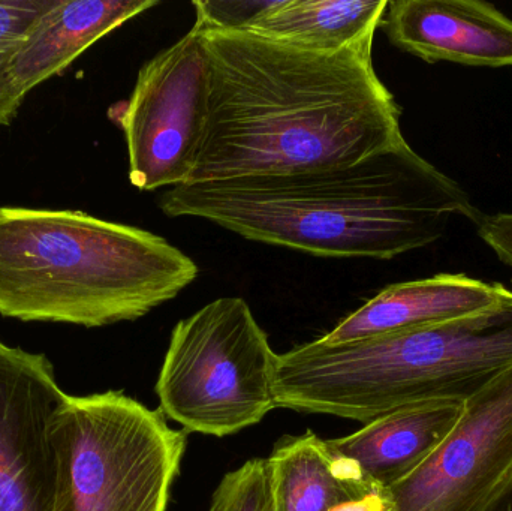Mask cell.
<instances>
[{
  "mask_svg": "<svg viewBox=\"0 0 512 511\" xmlns=\"http://www.w3.org/2000/svg\"><path fill=\"white\" fill-rule=\"evenodd\" d=\"M512 480V368L469 399L450 437L388 489L393 511H487Z\"/></svg>",
  "mask_w": 512,
  "mask_h": 511,
  "instance_id": "cell-8",
  "label": "cell"
},
{
  "mask_svg": "<svg viewBox=\"0 0 512 511\" xmlns=\"http://www.w3.org/2000/svg\"><path fill=\"white\" fill-rule=\"evenodd\" d=\"M512 368V291L477 314L279 354L277 408L367 423L406 405L460 401Z\"/></svg>",
  "mask_w": 512,
  "mask_h": 511,
  "instance_id": "cell-4",
  "label": "cell"
},
{
  "mask_svg": "<svg viewBox=\"0 0 512 511\" xmlns=\"http://www.w3.org/2000/svg\"><path fill=\"white\" fill-rule=\"evenodd\" d=\"M194 26L207 48L210 98L188 183L349 167L405 140L372 45L328 53Z\"/></svg>",
  "mask_w": 512,
  "mask_h": 511,
  "instance_id": "cell-1",
  "label": "cell"
},
{
  "mask_svg": "<svg viewBox=\"0 0 512 511\" xmlns=\"http://www.w3.org/2000/svg\"><path fill=\"white\" fill-rule=\"evenodd\" d=\"M68 396L44 354L0 339V511H54L51 422Z\"/></svg>",
  "mask_w": 512,
  "mask_h": 511,
  "instance_id": "cell-9",
  "label": "cell"
},
{
  "mask_svg": "<svg viewBox=\"0 0 512 511\" xmlns=\"http://www.w3.org/2000/svg\"><path fill=\"white\" fill-rule=\"evenodd\" d=\"M387 0H273L246 32L313 51L373 45Z\"/></svg>",
  "mask_w": 512,
  "mask_h": 511,
  "instance_id": "cell-15",
  "label": "cell"
},
{
  "mask_svg": "<svg viewBox=\"0 0 512 511\" xmlns=\"http://www.w3.org/2000/svg\"><path fill=\"white\" fill-rule=\"evenodd\" d=\"M480 239L512 269V213L483 215L475 222Z\"/></svg>",
  "mask_w": 512,
  "mask_h": 511,
  "instance_id": "cell-18",
  "label": "cell"
},
{
  "mask_svg": "<svg viewBox=\"0 0 512 511\" xmlns=\"http://www.w3.org/2000/svg\"><path fill=\"white\" fill-rule=\"evenodd\" d=\"M53 3L54 0H0V63L23 44L33 23Z\"/></svg>",
  "mask_w": 512,
  "mask_h": 511,
  "instance_id": "cell-17",
  "label": "cell"
},
{
  "mask_svg": "<svg viewBox=\"0 0 512 511\" xmlns=\"http://www.w3.org/2000/svg\"><path fill=\"white\" fill-rule=\"evenodd\" d=\"M158 207L168 218L206 219L265 245L376 260L435 243L454 215L474 224L481 215L465 189L406 140L349 167L176 186Z\"/></svg>",
  "mask_w": 512,
  "mask_h": 511,
  "instance_id": "cell-2",
  "label": "cell"
},
{
  "mask_svg": "<svg viewBox=\"0 0 512 511\" xmlns=\"http://www.w3.org/2000/svg\"><path fill=\"white\" fill-rule=\"evenodd\" d=\"M265 461L274 511H331L384 489L313 432L283 437Z\"/></svg>",
  "mask_w": 512,
  "mask_h": 511,
  "instance_id": "cell-14",
  "label": "cell"
},
{
  "mask_svg": "<svg viewBox=\"0 0 512 511\" xmlns=\"http://www.w3.org/2000/svg\"><path fill=\"white\" fill-rule=\"evenodd\" d=\"M279 354L240 297L213 300L180 320L156 381L159 411L186 434L224 438L276 410Z\"/></svg>",
  "mask_w": 512,
  "mask_h": 511,
  "instance_id": "cell-6",
  "label": "cell"
},
{
  "mask_svg": "<svg viewBox=\"0 0 512 511\" xmlns=\"http://www.w3.org/2000/svg\"><path fill=\"white\" fill-rule=\"evenodd\" d=\"M54 511H167L188 434L122 392L68 396L53 422Z\"/></svg>",
  "mask_w": 512,
  "mask_h": 511,
  "instance_id": "cell-5",
  "label": "cell"
},
{
  "mask_svg": "<svg viewBox=\"0 0 512 511\" xmlns=\"http://www.w3.org/2000/svg\"><path fill=\"white\" fill-rule=\"evenodd\" d=\"M198 264L143 228L75 210L0 207V315L111 326L176 299Z\"/></svg>",
  "mask_w": 512,
  "mask_h": 511,
  "instance_id": "cell-3",
  "label": "cell"
},
{
  "mask_svg": "<svg viewBox=\"0 0 512 511\" xmlns=\"http://www.w3.org/2000/svg\"><path fill=\"white\" fill-rule=\"evenodd\" d=\"M466 402L427 401L406 405L328 440L340 456L354 461L379 488L390 489L411 476L459 425Z\"/></svg>",
  "mask_w": 512,
  "mask_h": 511,
  "instance_id": "cell-13",
  "label": "cell"
},
{
  "mask_svg": "<svg viewBox=\"0 0 512 511\" xmlns=\"http://www.w3.org/2000/svg\"><path fill=\"white\" fill-rule=\"evenodd\" d=\"M487 511H512V480Z\"/></svg>",
  "mask_w": 512,
  "mask_h": 511,
  "instance_id": "cell-20",
  "label": "cell"
},
{
  "mask_svg": "<svg viewBox=\"0 0 512 511\" xmlns=\"http://www.w3.org/2000/svg\"><path fill=\"white\" fill-rule=\"evenodd\" d=\"M505 290L504 285L451 273L390 285L319 339L345 344L468 317L495 305Z\"/></svg>",
  "mask_w": 512,
  "mask_h": 511,
  "instance_id": "cell-12",
  "label": "cell"
},
{
  "mask_svg": "<svg viewBox=\"0 0 512 511\" xmlns=\"http://www.w3.org/2000/svg\"><path fill=\"white\" fill-rule=\"evenodd\" d=\"M394 47L424 62L512 66V20L481 0H393L381 23Z\"/></svg>",
  "mask_w": 512,
  "mask_h": 511,
  "instance_id": "cell-11",
  "label": "cell"
},
{
  "mask_svg": "<svg viewBox=\"0 0 512 511\" xmlns=\"http://www.w3.org/2000/svg\"><path fill=\"white\" fill-rule=\"evenodd\" d=\"M158 0H54L23 44L0 63V126L11 125L26 96L62 74L95 42Z\"/></svg>",
  "mask_w": 512,
  "mask_h": 511,
  "instance_id": "cell-10",
  "label": "cell"
},
{
  "mask_svg": "<svg viewBox=\"0 0 512 511\" xmlns=\"http://www.w3.org/2000/svg\"><path fill=\"white\" fill-rule=\"evenodd\" d=\"M210 511H274L267 461L251 459L225 474L213 494Z\"/></svg>",
  "mask_w": 512,
  "mask_h": 511,
  "instance_id": "cell-16",
  "label": "cell"
},
{
  "mask_svg": "<svg viewBox=\"0 0 512 511\" xmlns=\"http://www.w3.org/2000/svg\"><path fill=\"white\" fill-rule=\"evenodd\" d=\"M331 511H393V503H391L388 489H381L364 500L342 504Z\"/></svg>",
  "mask_w": 512,
  "mask_h": 511,
  "instance_id": "cell-19",
  "label": "cell"
},
{
  "mask_svg": "<svg viewBox=\"0 0 512 511\" xmlns=\"http://www.w3.org/2000/svg\"><path fill=\"white\" fill-rule=\"evenodd\" d=\"M210 69L198 27L138 72L116 122L128 147L129 180L143 192L186 185L209 117Z\"/></svg>",
  "mask_w": 512,
  "mask_h": 511,
  "instance_id": "cell-7",
  "label": "cell"
}]
</instances>
